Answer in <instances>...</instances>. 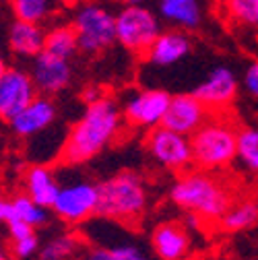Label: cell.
<instances>
[{"label": "cell", "mask_w": 258, "mask_h": 260, "mask_svg": "<svg viewBox=\"0 0 258 260\" xmlns=\"http://www.w3.org/2000/svg\"><path fill=\"white\" fill-rule=\"evenodd\" d=\"M25 194L29 199H34L38 205L52 209L58 192H60V184L54 176V172L46 166H31L25 172Z\"/></svg>", "instance_id": "obj_18"}, {"label": "cell", "mask_w": 258, "mask_h": 260, "mask_svg": "<svg viewBox=\"0 0 258 260\" xmlns=\"http://www.w3.org/2000/svg\"><path fill=\"white\" fill-rule=\"evenodd\" d=\"M13 205H15V215L19 221L27 223L29 227L34 230H40L48 223V209L38 205L34 199H29L27 194H21V197H15L13 199Z\"/></svg>", "instance_id": "obj_26"}, {"label": "cell", "mask_w": 258, "mask_h": 260, "mask_svg": "<svg viewBox=\"0 0 258 260\" xmlns=\"http://www.w3.org/2000/svg\"><path fill=\"white\" fill-rule=\"evenodd\" d=\"M207 120H209V108L203 102H199L192 93H180V95H172L168 114L161 126L174 130V133L192 137Z\"/></svg>", "instance_id": "obj_11"}, {"label": "cell", "mask_w": 258, "mask_h": 260, "mask_svg": "<svg viewBox=\"0 0 258 260\" xmlns=\"http://www.w3.org/2000/svg\"><path fill=\"white\" fill-rule=\"evenodd\" d=\"M190 38L182 31H161V36L153 42V46L147 52V62H151L153 67L168 69L174 67L180 60H184L190 54Z\"/></svg>", "instance_id": "obj_16"}, {"label": "cell", "mask_w": 258, "mask_h": 260, "mask_svg": "<svg viewBox=\"0 0 258 260\" xmlns=\"http://www.w3.org/2000/svg\"><path fill=\"white\" fill-rule=\"evenodd\" d=\"M71 77H73V69L69 60L52 56L48 52H42L38 58H34L31 79H34L42 95H56L64 91L71 83Z\"/></svg>", "instance_id": "obj_13"}, {"label": "cell", "mask_w": 258, "mask_h": 260, "mask_svg": "<svg viewBox=\"0 0 258 260\" xmlns=\"http://www.w3.org/2000/svg\"><path fill=\"white\" fill-rule=\"evenodd\" d=\"M122 110L112 97H102L89 104L83 116L71 126L62 143L60 159L69 166H79L100 155L120 133Z\"/></svg>", "instance_id": "obj_1"}, {"label": "cell", "mask_w": 258, "mask_h": 260, "mask_svg": "<svg viewBox=\"0 0 258 260\" xmlns=\"http://www.w3.org/2000/svg\"><path fill=\"white\" fill-rule=\"evenodd\" d=\"M170 102H172V95L168 91H164V89L135 91L124 102L122 116L131 126L153 130V128L164 124V118H166L168 108H170Z\"/></svg>", "instance_id": "obj_9"}, {"label": "cell", "mask_w": 258, "mask_h": 260, "mask_svg": "<svg viewBox=\"0 0 258 260\" xmlns=\"http://www.w3.org/2000/svg\"><path fill=\"white\" fill-rule=\"evenodd\" d=\"M238 126L225 116H209V120L190 137L195 168L205 172H221L238 161Z\"/></svg>", "instance_id": "obj_3"}, {"label": "cell", "mask_w": 258, "mask_h": 260, "mask_svg": "<svg viewBox=\"0 0 258 260\" xmlns=\"http://www.w3.org/2000/svg\"><path fill=\"white\" fill-rule=\"evenodd\" d=\"M238 161L240 166L258 176V128L246 126L240 128L238 135Z\"/></svg>", "instance_id": "obj_24"}, {"label": "cell", "mask_w": 258, "mask_h": 260, "mask_svg": "<svg viewBox=\"0 0 258 260\" xmlns=\"http://www.w3.org/2000/svg\"><path fill=\"white\" fill-rule=\"evenodd\" d=\"M126 7H135V5H143V0H122Z\"/></svg>", "instance_id": "obj_35"}, {"label": "cell", "mask_w": 258, "mask_h": 260, "mask_svg": "<svg viewBox=\"0 0 258 260\" xmlns=\"http://www.w3.org/2000/svg\"><path fill=\"white\" fill-rule=\"evenodd\" d=\"M79 38V50L102 54L116 42V17L102 5H83L73 21Z\"/></svg>", "instance_id": "obj_6"}, {"label": "cell", "mask_w": 258, "mask_h": 260, "mask_svg": "<svg viewBox=\"0 0 258 260\" xmlns=\"http://www.w3.org/2000/svg\"><path fill=\"white\" fill-rule=\"evenodd\" d=\"M0 3H13V0H0Z\"/></svg>", "instance_id": "obj_36"}, {"label": "cell", "mask_w": 258, "mask_h": 260, "mask_svg": "<svg viewBox=\"0 0 258 260\" xmlns=\"http://www.w3.org/2000/svg\"><path fill=\"white\" fill-rule=\"evenodd\" d=\"M199 102H203L209 110L228 108L238 95V77L228 67H215L205 81L192 91Z\"/></svg>", "instance_id": "obj_12"}, {"label": "cell", "mask_w": 258, "mask_h": 260, "mask_svg": "<svg viewBox=\"0 0 258 260\" xmlns=\"http://www.w3.org/2000/svg\"><path fill=\"white\" fill-rule=\"evenodd\" d=\"M9 48L21 58H38L46 48V31L38 23L15 19L9 29Z\"/></svg>", "instance_id": "obj_17"}, {"label": "cell", "mask_w": 258, "mask_h": 260, "mask_svg": "<svg viewBox=\"0 0 258 260\" xmlns=\"http://www.w3.org/2000/svg\"><path fill=\"white\" fill-rule=\"evenodd\" d=\"M153 252L159 260H186L190 254V236L184 223H159L151 234Z\"/></svg>", "instance_id": "obj_15"}, {"label": "cell", "mask_w": 258, "mask_h": 260, "mask_svg": "<svg viewBox=\"0 0 258 260\" xmlns=\"http://www.w3.org/2000/svg\"><path fill=\"white\" fill-rule=\"evenodd\" d=\"M11 9L17 21L42 25V21H46L52 15L54 3L52 0H13Z\"/></svg>", "instance_id": "obj_25"}, {"label": "cell", "mask_w": 258, "mask_h": 260, "mask_svg": "<svg viewBox=\"0 0 258 260\" xmlns=\"http://www.w3.org/2000/svg\"><path fill=\"white\" fill-rule=\"evenodd\" d=\"M56 106L50 97H36L23 112H19L9 124L13 133L23 139H36L56 122Z\"/></svg>", "instance_id": "obj_14"}, {"label": "cell", "mask_w": 258, "mask_h": 260, "mask_svg": "<svg viewBox=\"0 0 258 260\" xmlns=\"http://www.w3.org/2000/svg\"><path fill=\"white\" fill-rule=\"evenodd\" d=\"M83 260H114V258H112L110 248H102V246H98V248H91V250L85 254Z\"/></svg>", "instance_id": "obj_32"}, {"label": "cell", "mask_w": 258, "mask_h": 260, "mask_svg": "<svg viewBox=\"0 0 258 260\" xmlns=\"http://www.w3.org/2000/svg\"><path fill=\"white\" fill-rule=\"evenodd\" d=\"M161 36V25L153 11L143 5L124 7L116 15V42L128 52L147 56L153 42Z\"/></svg>", "instance_id": "obj_5"}, {"label": "cell", "mask_w": 258, "mask_h": 260, "mask_svg": "<svg viewBox=\"0 0 258 260\" xmlns=\"http://www.w3.org/2000/svg\"><path fill=\"white\" fill-rule=\"evenodd\" d=\"M0 260H11V254H9L3 246H0Z\"/></svg>", "instance_id": "obj_34"}, {"label": "cell", "mask_w": 258, "mask_h": 260, "mask_svg": "<svg viewBox=\"0 0 258 260\" xmlns=\"http://www.w3.org/2000/svg\"><path fill=\"white\" fill-rule=\"evenodd\" d=\"M225 13L232 21L248 27H258V0H223Z\"/></svg>", "instance_id": "obj_27"}, {"label": "cell", "mask_w": 258, "mask_h": 260, "mask_svg": "<svg viewBox=\"0 0 258 260\" xmlns=\"http://www.w3.org/2000/svg\"><path fill=\"white\" fill-rule=\"evenodd\" d=\"M77 50H79V38H77V31L73 25H58L46 34L44 52L64 58V60H71Z\"/></svg>", "instance_id": "obj_22"}, {"label": "cell", "mask_w": 258, "mask_h": 260, "mask_svg": "<svg viewBox=\"0 0 258 260\" xmlns=\"http://www.w3.org/2000/svg\"><path fill=\"white\" fill-rule=\"evenodd\" d=\"M81 97L85 100V104L89 106V104H95V102H100L102 97H106V95H104L102 87H98V85H89V87H85V89H83Z\"/></svg>", "instance_id": "obj_31"}, {"label": "cell", "mask_w": 258, "mask_h": 260, "mask_svg": "<svg viewBox=\"0 0 258 260\" xmlns=\"http://www.w3.org/2000/svg\"><path fill=\"white\" fill-rule=\"evenodd\" d=\"M114 260H149L147 254L135 244H118L110 248Z\"/></svg>", "instance_id": "obj_28"}, {"label": "cell", "mask_w": 258, "mask_h": 260, "mask_svg": "<svg viewBox=\"0 0 258 260\" xmlns=\"http://www.w3.org/2000/svg\"><path fill=\"white\" fill-rule=\"evenodd\" d=\"M9 227V236H11V244H13V256L19 260H29L36 254H40V238L36 234L34 227H29L23 221H13Z\"/></svg>", "instance_id": "obj_21"}, {"label": "cell", "mask_w": 258, "mask_h": 260, "mask_svg": "<svg viewBox=\"0 0 258 260\" xmlns=\"http://www.w3.org/2000/svg\"><path fill=\"white\" fill-rule=\"evenodd\" d=\"M159 15L182 29H195L203 19L199 0H159Z\"/></svg>", "instance_id": "obj_19"}, {"label": "cell", "mask_w": 258, "mask_h": 260, "mask_svg": "<svg viewBox=\"0 0 258 260\" xmlns=\"http://www.w3.org/2000/svg\"><path fill=\"white\" fill-rule=\"evenodd\" d=\"M170 199L182 211L199 215L205 223H213L221 221L234 205V190L217 172L190 170L180 174L172 184Z\"/></svg>", "instance_id": "obj_2"}, {"label": "cell", "mask_w": 258, "mask_h": 260, "mask_svg": "<svg viewBox=\"0 0 258 260\" xmlns=\"http://www.w3.org/2000/svg\"><path fill=\"white\" fill-rule=\"evenodd\" d=\"M147 209V186L135 172H120L100 184V205L98 215L133 223Z\"/></svg>", "instance_id": "obj_4"}, {"label": "cell", "mask_w": 258, "mask_h": 260, "mask_svg": "<svg viewBox=\"0 0 258 260\" xmlns=\"http://www.w3.org/2000/svg\"><path fill=\"white\" fill-rule=\"evenodd\" d=\"M38 97V87L31 73L21 69H9L0 77V118L11 122Z\"/></svg>", "instance_id": "obj_10"}, {"label": "cell", "mask_w": 258, "mask_h": 260, "mask_svg": "<svg viewBox=\"0 0 258 260\" xmlns=\"http://www.w3.org/2000/svg\"><path fill=\"white\" fill-rule=\"evenodd\" d=\"M225 232H246L258 225V201L256 199H242L234 201V205L228 209L219 221Z\"/></svg>", "instance_id": "obj_20"}, {"label": "cell", "mask_w": 258, "mask_h": 260, "mask_svg": "<svg viewBox=\"0 0 258 260\" xmlns=\"http://www.w3.org/2000/svg\"><path fill=\"white\" fill-rule=\"evenodd\" d=\"M244 87L252 100L258 102V60H254L244 73Z\"/></svg>", "instance_id": "obj_29"}, {"label": "cell", "mask_w": 258, "mask_h": 260, "mask_svg": "<svg viewBox=\"0 0 258 260\" xmlns=\"http://www.w3.org/2000/svg\"><path fill=\"white\" fill-rule=\"evenodd\" d=\"M13 221H17L13 201H9V199H3V197H0V223L11 225Z\"/></svg>", "instance_id": "obj_30"}, {"label": "cell", "mask_w": 258, "mask_h": 260, "mask_svg": "<svg viewBox=\"0 0 258 260\" xmlns=\"http://www.w3.org/2000/svg\"><path fill=\"white\" fill-rule=\"evenodd\" d=\"M147 149L157 164L170 172L184 174V172H190V168L195 166L190 137L174 133V130L166 126H157L149 130Z\"/></svg>", "instance_id": "obj_7"}, {"label": "cell", "mask_w": 258, "mask_h": 260, "mask_svg": "<svg viewBox=\"0 0 258 260\" xmlns=\"http://www.w3.org/2000/svg\"><path fill=\"white\" fill-rule=\"evenodd\" d=\"M7 71H9V67H7V60H5V56H3V54H0V77H3Z\"/></svg>", "instance_id": "obj_33"}, {"label": "cell", "mask_w": 258, "mask_h": 260, "mask_svg": "<svg viewBox=\"0 0 258 260\" xmlns=\"http://www.w3.org/2000/svg\"><path fill=\"white\" fill-rule=\"evenodd\" d=\"M98 205H100V186L79 180L60 186L58 199L52 211L64 223L79 225L91 219L93 215H98Z\"/></svg>", "instance_id": "obj_8"}, {"label": "cell", "mask_w": 258, "mask_h": 260, "mask_svg": "<svg viewBox=\"0 0 258 260\" xmlns=\"http://www.w3.org/2000/svg\"><path fill=\"white\" fill-rule=\"evenodd\" d=\"M81 250V240L73 234H60L48 240L38 254V260H73Z\"/></svg>", "instance_id": "obj_23"}]
</instances>
